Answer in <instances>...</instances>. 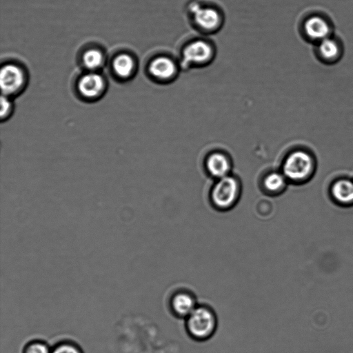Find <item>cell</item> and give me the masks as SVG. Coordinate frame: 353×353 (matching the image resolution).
<instances>
[{"instance_id":"7","label":"cell","mask_w":353,"mask_h":353,"mask_svg":"<svg viewBox=\"0 0 353 353\" xmlns=\"http://www.w3.org/2000/svg\"><path fill=\"white\" fill-rule=\"evenodd\" d=\"M24 83L22 70L14 65L7 64L1 68L0 85L3 95L8 96L19 91Z\"/></svg>"},{"instance_id":"19","label":"cell","mask_w":353,"mask_h":353,"mask_svg":"<svg viewBox=\"0 0 353 353\" xmlns=\"http://www.w3.org/2000/svg\"><path fill=\"white\" fill-rule=\"evenodd\" d=\"M3 94L1 98V117L2 119L8 116L11 109L10 101Z\"/></svg>"},{"instance_id":"12","label":"cell","mask_w":353,"mask_h":353,"mask_svg":"<svg viewBox=\"0 0 353 353\" xmlns=\"http://www.w3.org/2000/svg\"><path fill=\"white\" fill-rule=\"evenodd\" d=\"M330 193L338 204L344 206L353 205V181L348 179L335 181L331 186Z\"/></svg>"},{"instance_id":"17","label":"cell","mask_w":353,"mask_h":353,"mask_svg":"<svg viewBox=\"0 0 353 353\" xmlns=\"http://www.w3.org/2000/svg\"><path fill=\"white\" fill-rule=\"evenodd\" d=\"M51 350L45 342L33 341L26 345L23 353H51Z\"/></svg>"},{"instance_id":"3","label":"cell","mask_w":353,"mask_h":353,"mask_svg":"<svg viewBox=\"0 0 353 353\" xmlns=\"http://www.w3.org/2000/svg\"><path fill=\"white\" fill-rule=\"evenodd\" d=\"M241 190L239 180L231 174L216 179L210 193L211 203L217 210H228L239 201Z\"/></svg>"},{"instance_id":"4","label":"cell","mask_w":353,"mask_h":353,"mask_svg":"<svg viewBox=\"0 0 353 353\" xmlns=\"http://www.w3.org/2000/svg\"><path fill=\"white\" fill-rule=\"evenodd\" d=\"M214 54V48L208 41L195 39L183 48L181 65L185 68L204 66L212 61Z\"/></svg>"},{"instance_id":"14","label":"cell","mask_w":353,"mask_h":353,"mask_svg":"<svg viewBox=\"0 0 353 353\" xmlns=\"http://www.w3.org/2000/svg\"><path fill=\"white\" fill-rule=\"evenodd\" d=\"M318 52L323 59L332 61L339 57L341 48L335 39L328 37L319 42Z\"/></svg>"},{"instance_id":"2","label":"cell","mask_w":353,"mask_h":353,"mask_svg":"<svg viewBox=\"0 0 353 353\" xmlns=\"http://www.w3.org/2000/svg\"><path fill=\"white\" fill-rule=\"evenodd\" d=\"M185 319L188 334L196 341L209 339L216 330V314L208 306L197 305Z\"/></svg>"},{"instance_id":"8","label":"cell","mask_w":353,"mask_h":353,"mask_svg":"<svg viewBox=\"0 0 353 353\" xmlns=\"http://www.w3.org/2000/svg\"><path fill=\"white\" fill-rule=\"evenodd\" d=\"M205 168L211 176L219 179L230 174L232 161L225 152L214 151L206 157Z\"/></svg>"},{"instance_id":"10","label":"cell","mask_w":353,"mask_h":353,"mask_svg":"<svg viewBox=\"0 0 353 353\" xmlns=\"http://www.w3.org/2000/svg\"><path fill=\"white\" fill-rule=\"evenodd\" d=\"M303 30L305 36L310 40L320 42L330 37L331 28L329 23L323 17L314 15L305 20Z\"/></svg>"},{"instance_id":"5","label":"cell","mask_w":353,"mask_h":353,"mask_svg":"<svg viewBox=\"0 0 353 353\" xmlns=\"http://www.w3.org/2000/svg\"><path fill=\"white\" fill-rule=\"evenodd\" d=\"M193 23L205 33H213L219 30L223 23L221 12L210 6H201L194 3L190 7Z\"/></svg>"},{"instance_id":"18","label":"cell","mask_w":353,"mask_h":353,"mask_svg":"<svg viewBox=\"0 0 353 353\" xmlns=\"http://www.w3.org/2000/svg\"><path fill=\"white\" fill-rule=\"evenodd\" d=\"M51 353H83L76 344L65 341L61 342L52 348Z\"/></svg>"},{"instance_id":"6","label":"cell","mask_w":353,"mask_h":353,"mask_svg":"<svg viewBox=\"0 0 353 353\" xmlns=\"http://www.w3.org/2000/svg\"><path fill=\"white\" fill-rule=\"evenodd\" d=\"M179 65L167 56L154 58L148 66V70L156 80L168 82L174 80L179 72Z\"/></svg>"},{"instance_id":"16","label":"cell","mask_w":353,"mask_h":353,"mask_svg":"<svg viewBox=\"0 0 353 353\" xmlns=\"http://www.w3.org/2000/svg\"><path fill=\"white\" fill-rule=\"evenodd\" d=\"M85 66L92 70L99 68L103 63V54L97 49L87 50L83 56Z\"/></svg>"},{"instance_id":"9","label":"cell","mask_w":353,"mask_h":353,"mask_svg":"<svg viewBox=\"0 0 353 353\" xmlns=\"http://www.w3.org/2000/svg\"><path fill=\"white\" fill-rule=\"evenodd\" d=\"M170 303L172 313L181 318H186L197 306L195 297L188 291L174 293Z\"/></svg>"},{"instance_id":"11","label":"cell","mask_w":353,"mask_h":353,"mask_svg":"<svg viewBox=\"0 0 353 353\" xmlns=\"http://www.w3.org/2000/svg\"><path fill=\"white\" fill-rule=\"evenodd\" d=\"M105 88L103 77L95 72L83 76L78 82L79 92L85 97L94 98L99 96Z\"/></svg>"},{"instance_id":"15","label":"cell","mask_w":353,"mask_h":353,"mask_svg":"<svg viewBox=\"0 0 353 353\" xmlns=\"http://www.w3.org/2000/svg\"><path fill=\"white\" fill-rule=\"evenodd\" d=\"M113 69L115 73L122 78L131 75L134 68L133 59L127 54L118 55L113 61Z\"/></svg>"},{"instance_id":"13","label":"cell","mask_w":353,"mask_h":353,"mask_svg":"<svg viewBox=\"0 0 353 353\" xmlns=\"http://www.w3.org/2000/svg\"><path fill=\"white\" fill-rule=\"evenodd\" d=\"M288 182L281 171H271L263 176L261 185L266 193L276 195L285 189Z\"/></svg>"},{"instance_id":"1","label":"cell","mask_w":353,"mask_h":353,"mask_svg":"<svg viewBox=\"0 0 353 353\" xmlns=\"http://www.w3.org/2000/svg\"><path fill=\"white\" fill-rule=\"evenodd\" d=\"M316 169L312 154L304 150H295L283 159L281 171L288 181L303 183L313 176Z\"/></svg>"}]
</instances>
